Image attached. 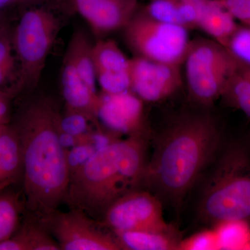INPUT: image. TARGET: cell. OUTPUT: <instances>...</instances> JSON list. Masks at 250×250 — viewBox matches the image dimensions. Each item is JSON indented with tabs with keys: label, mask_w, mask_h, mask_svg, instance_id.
I'll return each mask as SVG.
<instances>
[{
	"label": "cell",
	"mask_w": 250,
	"mask_h": 250,
	"mask_svg": "<svg viewBox=\"0 0 250 250\" xmlns=\"http://www.w3.org/2000/svg\"><path fill=\"white\" fill-rule=\"evenodd\" d=\"M60 26L58 18L43 8L28 10L20 19L12 42L21 87L39 80Z\"/></svg>",
	"instance_id": "cell-6"
},
{
	"label": "cell",
	"mask_w": 250,
	"mask_h": 250,
	"mask_svg": "<svg viewBox=\"0 0 250 250\" xmlns=\"http://www.w3.org/2000/svg\"><path fill=\"white\" fill-rule=\"evenodd\" d=\"M235 61L222 98L250 118V67Z\"/></svg>",
	"instance_id": "cell-21"
},
{
	"label": "cell",
	"mask_w": 250,
	"mask_h": 250,
	"mask_svg": "<svg viewBox=\"0 0 250 250\" xmlns=\"http://www.w3.org/2000/svg\"><path fill=\"white\" fill-rule=\"evenodd\" d=\"M93 47L86 33L82 29H76L72 34L64 58L72 64L85 85L97 92Z\"/></svg>",
	"instance_id": "cell-17"
},
{
	"label": "cell",
	"mask_w": 250,
	"mask_h": 250,
	"mask_svg": "<svg viewBox=\"0 0 250 250\" xmlns=\"http://www.w3.org/2000/svg\"><path fill=\"white\" fill-rule=\"evenodd\" d=\"M220 250L218 236L213 228L194 233L181 240L179 250Z\"/></svg>",
	"instance_id": "cell-26"
},
{
	"label": "cell",
	"mask_w": 250,
	"mask_h": 250,
	"mask_svg": "<svg viewBox=\"0 0 250 250\" xmlns=\"http://www.w3.org/2000/svg\"><path fill=\"white\" fill-rule=\"evenodd\" d=\"M123 250H179L177 231H123L114 233Z\"/></svg>",
	"instance_id": "cell-19"
},
{
	"label": "cell",
	"mask_w": 250,
	"mask_h": 250,
	"mask_svg": "<svg viewBox=\"0 0 250 250\" xmlns=\"http://www.w3.org/2000/svg\"><path fill=\"white\" fill-rule=\"evenodd\" d=\"M100 222L113 233L123 231H172L166 221L160 199L149 190H134L112 204Z\"/></svg>",
	"instance_id": "cell-9"
},
{
	"label": "cell",
	"mask_w": 250,
	"mask_h": 250,
	"mask_svg": "<svg viewBox=\"0 0 250 250\" xmlns=\"http://www.w3.org/2000/svg\"><path fill=\"white\" fill-rule=\"evenodd\" d=\"M141 11L160 22L197 29V10L192 0H149Z\"/></svg>",
	"instance_id": "cell-16"
},
{
	"label": "cell",
	"mask_w": 250,
	"mask_h": 250,
	"mask_svg": "<svg viewBox=\"0 0 250 250\" xmlns=\"http://www.w3.org/2000/svg\"><path fill=\"white\" fill-rule=\"evenodd\" d=\"M235 19L242 22L250 20V0H217Z\"/></svg>",
	"instance_id": "cell-28"
},
{
	"label": "cell",
	"mask_w": 250,
	"mask_h": 250,
	"mask_svg": "<svg viewBox=\"0 0 250 250\" xmlns=\"http://www.w3.org/2000/svg\"><path fill=\"white\" fill-rule=\"evenodd\" d=\"M213 163L199 202L200 219L211 225L231 220L250 223V148L238 141L229 143Z\"/></svg>",
	"instance_id": "cell-4"
},
{
	"label": "cell",
	"mask_w": 250,
	"mask_h": 250,
	"mask_svg": "<svg viewBox=\"0 0 250 250\" xmlns=\"http://www.w3.org/2000/svg\"><path fill=\"white\" fill-rule=\"evenodd\" d=\"M40 222L61 250H122L114 233L83 210L58 209Z\"/></svg>",
	"instance_id": "cell-8"
},
{
	"label": "cell",
	"mask_w": 250,
	"mask_h": 250,
	"mask_svg": "<svg viewBox=\"0 0 250 250\" xmlns=\"http://www.w3.org/2000/svg\"><path fill=\"white\" fill-rule=\"evenodd\" d=\"M243 23H244V24H246V26H248V27H250V21H246V22Z\"/></svg>",
	"instance_id": "cell-31"
},
{
	"label": "cell",
	"mask_w": 250,
	"mask_h": 250,
	"mask_svg": "<svg viewBox=\"0 0 250 250\" xmlns=\"http://www.w3.org/2000/svg\"><path fill=\"white\" fill-rule=\"evenodd\" d=\"M144 102L131 90L100 95L98 119L111 131L131 135L147 134Z\"/></svg>",
	"instance_id": "cell-12"
},
{
	"label": "cell",
	"mask_w": 250,
	"mask_h": 250,
	"mask_svg": "<svg viewBox=\"0 0 250 250\" xmlns=\"http://www.w3.org/2000/svg\"><path fill=\"white\" fill-rule=\"evenodd\" d=\"M21 142L14 125H0V183H14L22 176Z\"/></svg>",
	"instance_id": "cell-18"
},
{
	"label": "cell",
	"mask_w": 250,
	"mask_h": 250,
	"mask_svg": "<svg viewBox=\"0 0 250 250\" xmlns=\"http://www.w3.org/2000/svg\"><path fill=\"white\" fill-rule=\"evenodd\" d=\"M2 26H1V24H0V30H1V29H2Z\"/></svg>",
	"instance_id": "cell-32"
},
{
	"label": "cell",
	"mask_w": 250,
	"mask_h": 250,
	"mask_svg": "<svg viewBox=\"0 0 250 250\" xmlns=\"http://www.w3.org/2000/svg\"><path fill=\"white\" fill-rule=\"evenodd\" d=\"M93 59L96 78L129 72V59L113 40L100 39L93 44Z\"/></svg>",
	"instance_id": "cell-20"
},
{
	"label": "cell",
	"mask_w": 250,
	"mask_h": 250,
	"mask_svg": "<svg viewBox=\"0 0 250 250\" xmlns=\"http://www.w3.org/2000/svg\"><path fill=\"white\" fill-rule=\"evenodd\" d=\"M184 64L190 98L210 106L223 96L236 61L217 41L200 38L190 41Z\"/></svg>",
	"instance_id": "cell-5"
},
{
	"label": "cell",
	"mask_w": 250,
	"mask_h": 250,
	"mask_svg": "<svg viewBox=\"0 0 250 250\" xmlns=\"http://www.w3.org/2000/svg\"><path fill=\"white\" fill-rule=\"evenodd\" d=\"M61 116L53 100L42 98L28 104L14 125L22 149L24 208L38 221L65 203L68 191L71 166Z\"/></svg>",
	"instance_id": "cell-1"
},
{
	"label": "cell",
	"mask_w": 250,
	"mask_h": 250,
	"mask_svg": "<svg viewBox=\"0 0 250 250\" xmlns=\"http://www.w3.org/2000/svg\"><path fill=\"white\" fill-rule=\"evenodd\" d=\"M197 10V27L224 46L238 24L217 0H192Z\"/></svg>",
	"instance_id": "cell-14"
},
{
	"label": "cell",
	"mask_w": 250,
	"mask_h": 250,
	"mask_svg": "<svg viewBox=\"0 0 250 250\" xmlns=\"http://www.w3.org/2000/svg\"><path fill=\"white\" fill-rule=\"evenodd\" d=\"M221 132L208 114L176 120L159 135L143 187L176 208L223 147Z\"/></svg>",
	"instance_id": "cell-2"
},
{
	"label": "cell",
	"mask_w": 250,
	"mask_h": 250,
	"mask_svg": "<svg viewBox=\"0 0 250 250\" xmlns=\"http://www.w3.org/2000/svg\"><path fill=\"white\" fill-rule=\"evenodd\" d=\"M55 238L40 221L26 217L11 238L0 243V250H60Z\"/></svg>",
	"instance_id": "cell-15"
},
{
	"label": "cell",
	"mask_w": 250,
	"mask_h": 250,
	"mask_svg": "<svg viewBox=\"0 0 250 250\" xmlns=\"http://www.w3.org/2000/svg\"><path fill=\"white\" fill-rule=\"evenodd\" d=\"M147 134L116 140L71 168L65 203L100 221L118 199L143 187L147 166Z\"/></svg>",
	"instance_id": "cell-3"
},
{
	"label": "cell",
	"mask_w": 250,
	"mask_h": 250,
	"mask_svg": "<svg viewBox=\"0 0 250 250\" xmlns=\"http://www.w3.org/2000/svg\"><path fill=\"white\" fill-rule=\"evenodd\" d=\"M6 188L0 190V243L17 231L21 224V215L25 212L24 199L21 194L6 190Z\"/></svg>",
	"instance_id": "cell-22"
},
{
	"label": "cell",
	"mask_w": 250,
	"mask_h": 250,
	"mask_svg": "<svg viewBox=\"0 0 250 250\" xmlns=\"http://www.w3.org/2000/svg\"><path fill=\"white\" fill-rule=\"evenodd\" d=\"M88 121L90 120L82 113L67 111L65 116H61V129L62 134L75 136L86 129Z\"/></svg>",
	"instance_id": "cell-27"
},
{
	"label": "cell",
	"mask_w": 250,
	"mask_h": 250,
	"mask_svg": "<svg viewBox=\"0 0 250 250\" xmlns=\"http://www.w3.org/2000/svg\"><path fill=\"white\" fill-rule=\"evenodd\" d=\"M98 37L124 29L139 9L138 0H70Z\"/></svg>",
	"instance_id": "cell-11"
},
{
	"label": "cell",
	"mask_w": 250,
	"mask_h": 250,
	"mask_svg": "<svg viewBox=\"0 0 250 250\" xmlns=\"http://www.w3.org/2000/svg\"><path fill=\"white\" fill-rule=\"evenodd\" d=\"M61 84L67 111L82 113L93 123L98 121L100 95L85 85L72 64L65 58L62 62Z\"/></svg>",
	"instance_id": "cell-13"
},
{
	"label": "cell",
	"mask_w": 250,
	"mask_h": 250,
	"mask_svg": "<svg viewBox=\"0 0 250 250\" xmlns=\"http://www.w3.org/2000/svg\"><path fill=\"white\" fill-rule=\"evenodd\" d=\"M123 30L126 43L137 57L183 65L191 41L186 28L156 21L139 9Z\"/></svg>",
	"instance_id": "cell-7"
},
{
	"label": "cell",
	"mask_w": 250,
	"mask_h": 250,
	"mask_svg": "<svg viewBox=\"0 0 250 250\" xmlns=\"http://www.w3.org/2000/svg\"><path fill=\"white\" fill-rule=\"evenodd\" d=\"M250 223L231 220L215 224L220 250H250Z\"/></svg>",
	"instance_id": "cell-23"
},
{
	"label": "cell",
	"mask_w": 250,
	"mask_h": 250,
	"mask_svg": "<svg viewBox=\"0 0 250 250\" xmlns=\"http://www.w3.org/2000/svg\"><path fill=\"white\" fill-rule=\"evenodd\" d=\"M9 1V0H0V6H2V5L6 4V3Z\"/></svg>",
	"instance_id": "cell-30"
},
{
	"label": "cell",
	"mask_w": 250,
	"mask_h": 250,
	"mask_svg": "<svg viewBox=\"0 0 250 250\" xmlns=\"http://www.w3.org/2000/svg\"><path fill=\"white\" fill-rule=\"evenodd\" d=\"M13 50L12 37L7 29L3 27L0 30V90L14 95L8 88V85L15 81L19 88L21 84Z\"/></svg>",
	"instance_id": "cell-24"
},
{
	"label": "cell",
	"mask_w": 250,
	"mask_h": 250,
	"mask_svg": "<svg viewBox=\"0 0 250 250\" xmlns=\"http://www.w3.org/2000/svg\"><path fill=\"white\" fill-rule=\"evenodd\" d=\"M224 47L235 60L250 67V27L238 26Z\"/></svg>",
	"instance_id": "cell-25"
},
{
	"label": "cell",
	"mask_w": 250,
	"mask_h": 250,
	"mask_svg": "<svg viewBox=\"0 0 250 250\" xmlns=\"http://www.w3.org/2000/svg\"><path fill=\"white\" fill-rule=\"evenodd\" d=\"M13 182H1L0 183V190L1 189L4 188H6L11 186V184H12Z\"/></svg>",
	"instance_id": "cell-29"
},
{
	"label": "cell",
	"mask_w": 250,
	"mask_h": 250,
	"mask_svg": "<svg viewBox=\"0 0 250 250\" xmlns=\"http://www.w3.org/2000/svg\"><path fill=\"white\" fill-rule=\"evenodd\" d=\"M181 67L136 56L129 59L130 90L143 102L166 100L182 85Z\"/></svg>",
	"instance_id": "cell-10"
}]
</instances>
